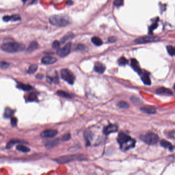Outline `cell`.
<instances>
[{
  "label": "cell",
  "mask_w": 175,
  "mask_h": 175,
  "mask_svg": "<svg viewBox=\"0 0 175 175\" xmlns=\"http://www.w3.org/2000/svg\"><path fill=\"white\" fill-rule=\"evenodd\" d=\"M2 49L8 53H16L21 52L25 50V45L15 42H9L3 44L1 46Z\"/></svg>",
  "instance_id": "obj_3"
},
{
  "label": "cell",
  "mask_w": 175,
  "mask_h": 175,
  "mask_svg": "<svg viewBox=\"0 0 175 175\" xmlns=\"http://www.w3.org/2000/svg\"><path fill=\"white\" fill-rule=\"evenodd\" d=\"M57 59L54 57H45L42 58V62L44 64L46 65H49V64H52L55 63L57 61Z\"/></svg>",
  "instance_id": "obj_13"
},
{
  "label": "cell",
  "mask_w": 175,
  "mask_h": 175,
  "mask_svg": "<svg viewBox=\"0 0 175 175\" xmlns=\"http://www.w3.org/2000/svg\"><path fill=\"white\" fill-rule=\"evenodd\" d=\"M117 142L120 144V148L123 151H127L133 148L136 144V141L129 136L120 132L117 138Z\"/></svg>",
  "instance_id": "obj_1"
},
{
  "label": "cell",
  "mask_w": 175,
  "mask_h": 175,
  "mask_svg": "<svg viewBox=\"0 0 175 175\" xmlns=\"http://www.w3.org/2000/svg\"><path fill=\"white\" fill-rule=\"evenodd\" d=\"M117 105L121 108H124V109H127L129 107V105L125 101H120L119 102Z\"/></svg>",
  "instance_id": "obj_29"
},
{
  "label": "cell",
  "mask_w": 175,
  "mask_h": 175,
  "mask_svg": "<svg viewBox=\"0 0 175 175\" xmlns=\"http://www.w3.org/2000/svg\"><path fill=\"white\" fill-rule=\"evenodd\" d=\"M160 40V39L158 37H141L138 39H136L134 42L137 44H145V43H148L151 42H155L158 41Z\"/></svg>",
  "instance_id": "obj_7"
},
{
  "label": "cell",
  "mask_w": 175,
  "mask_h": 175,
  "mask_svg": "<svg viewBox=\"0 0 175 175\" xmlns=\"http://www.w3.org/2000/svg\"><path fill=\"white\" fill-rule=\"evenodd\" d=\"M174 90H175V84H174Z\"/></svg>",
  "instance_id": "obj_44"
},
{
  "label": "cell",
  "mask_w": 175,
  "mask_h": 175,
  "mask_svg": "<svg viewBox=\"0 0 175 175\" xmlns=\"http://www.w3.org/2000/svg\"><path fill=\"white\" fill-rule=\"evenodd\" d=\"M37 69H38V65L36 64H33V65H31L29 67L27 71V73L29 74H33L37 70Z\"/></svg>",
  "instance_id": "obj_26"
},
{
  "label": "cell",
  "mask_w": 175,
  "mask_h": 175,
  "mask_svg": "<svg viewBox=\"0 0 175 175\" xmlns=\"http://www.w3.org/2000/svg\"><path fill=\"white\" fill-rule=\"evenodd\" d=\"M26 143V142H25V141H22V140H11L10 141H9L7 145H6V148H10L11 147H12V146L13 145H14L16 143Z\"/></svg>",
  "instance_id": "obj_21"
},
{
  "label": "cell",
  "mask_w": 175,
  "mask_h": 175,
  "mask_svg": "<svg viewBox=\"0 0 175 175\" xmlns=\"http://www.w3.org/2000/svg\"><path fill=\"white\" fill-rule=\"evenodd\" d=\"M60 43L58 41H54L52 43V47L54 49H57L59 47Z\"/></svg>",
  "instance_id": "obj_38"
},
{
  "label": "cell",
  "mask_w": 175,
  "mask_h": 175,
  "mask_svg": "<svg viewBox=\"0 0 175 175\" xmlns=\"http://www.w3.org/2000/svg\"><path fill=\"white\" fill-rule=\"evenodd\" d=\"M168 135L170 138L175 139V131H170L168 133Z\"/></svg>",
  "instance_id": "obj_40"
},
{
  "label": "cell",
  "mask_w": 175,
  "mask_h": 175,
  "mask_svg": "<svg viewBox=\"0 0 175 175\" xmlns=\"http://www.w3.org/2000/svg\"><path fill=\"white\" fill-rule=\"evenodd\" d=\"M84 159L83 156L81 155H73L60 157L56 159L55 161L58 163L65 164L75 160H83Z\"/></svg>",
  "instance_id": "obj_5"
},
{
  "label": "cell",
  "mask_w": 175,
  "mask_h": 175,
  "mask_svg": "<svg viewBox=\"0 0 175 175\" xmlns=\"http://www.w3.org/2000/svg\"><path fill=\"white\" fill-rule=\"evenodd\" d=\"M18 87L20 88L24 91H29L32 89V87L30 86V85L24 84H22V83L18 84Z\"/></svg>",
  "instance_id": "obj_25"
},
{
  "label": "cell",
  "mask_w": 175,
  "mask_h": 175,
  "mask_svg": "<svg viewBox=\"0 0 175 175\" xmlns=\"http://www.w3.org/2000/svg\"><path fill=\"white\" fill-rule=\"evenodd\" d=\"M131 66L132 68L138 73H140L141 71V69L140 67L139 64L138 62V61L134 59H133L131 60Z\"/></svg>",
  "instance_id": "obj_15"
},
{
  "label": "cell",
  "mask_w": 175,
  "mask_h": 175,
  "mask_svg": "<svg viewBox=\"0 0 175 175\" xmlns=\"http://www.w3.org/2000/svg\"><path fill=\"white\" fill-rule=\"evenodd\" d=\"M85 48V45L83 44H78L76 45V49L77 50H82Z\"/></svg>",
  "instance_id": "obj_39"
},
{
  "label": "cell",
  "mask_w": 175,
  "mask_h": 175,
  "mask_svg": "<svg viewBox=\"0 0 175 175\" xmlns=\"http://www.w3.org/2000/svg\"><path fill=\"white\" fill-rule=\"evenodd\" d=\"M37 94L34 92H32L29 94L28 96V100L30 101H34L37 100Z\"/></svg>",
  "instance_id": "obj_31"
},
{
  "label": "cell",
  "mask_w": 175,
  "mask_h": 175,
  "mask_svg": "<svg viewBox=\"0 0 175 175\" xmlns=\"http://www.w3.org/2000/svg\"><path fill=\"white\" fill-rule=\"evenodd\" d=\"M123 4L124 0H115V1L114 2V5L117 7L122 6Z\"/></svg>",
  "instance_id": "obj_34"
},
{
  "label": "cell",
  "mask_w": 175,
  "mask_h": 175,
  "mask_svg": "<svg viewBox=\"0 0 175 175\" xmlns=\"http://www.w3.org/2000/svg\"><path fill=\"white\" fill-rule=\"evenodd\" d=\"M13 114H14V110H13L11 108L8 107V108H6L5 109V113H4V116L5 118H11L12 117V116L13 115Z\"/></svg>",
  "instance_id": "obj_23"
},
{
  "label": "cell",
  "mask_w": 175,
  "mask_h": 175,
  "mask_svg": "<svg viewBox=\"0 0 175 175\" xmlns=\"http://www.w3.org/2000/svg\"><path fill=\"white\" fill-rule=\"evenodd\" d=\"M56 94L60 97H62L63 98H73V95L71 94H70L65 91L63 90H58L56 92Z\"/></svg>",
  "instance_id": "obj_19"
},
{
  "label": "cell",
  "mask_w": 175,
  "mask_h": 175,
  "mask_svg": "<svg viewBox=\"0 0 175 175\" xmlns=\"http://www.w3.org/2000/svg\"><path fill=\"white\" fill-rule=\"evenodd\" d=\"M17 123H18V119L16 118H14V117H12L11 119V124L12 126L15 127L17 125Z\"/></svg>",
  "instance_id": "obj_35"
},
{
  "label": "cell",
  "mask_w": 175,
  "mask_h": 175,
  "mask_svg": "<svg viewBox=\"0 0 175 175\" xmlns=\"http://www.w3.org/2000/svg\"><path fill=\"white\" fill-rule=\"evenodd\" d=\"M71 47V44L68 43L66 44L64 47L59 48L57 50V54L60 57L64 58L68 55L70 52Z\"/></svg>",
  "instance_id": "obj_8"
},
{
  "label": "cell",
  "mask_w": 175,
  "mask_h": 175,
  "mask_svg": "<svg viewBox=\"0 0 175 175\" xmlns=\"http://www.w3.org/2000/svg\"><path fill=\"white\" fill-rule=\"evenodd\" d=\"M27 0H23V1H24V2H26V1H27Z\"/></svg>",
  "instance_id": "obj_45"
},
{
  "label": "cell",
  "mask_w": 175,
  "mask_h": 175,
  "mask_svg": "<svg viewBox=\"0 0 175 175\" xmlns=\"http://www.w3.org/2000/svg\"><path fill=\"white\" fill-rule=\"evenodd\" d=\"M160 144L162 147L166 148H168L170 150H173V149L174 148L173 145L170 142L165 140H162L160 141Z\"/></svg>",
  "instance_id": "obj_17"
},
{
  "label": "cell",
  "mask_w": 175,
  "mask_h": 175,
  "mask_svg": "<svg viewBox=\"0 0 175 175\" xmlns=\"http://www.w3.org/2000/svg\"><path fill=\"white\" fill-rule=\"evenodd\" d=\"M158 26V24L157 23V22H155L154 23H153L151 26L150 27V28H149V30H150V33H152L153 32V31Z\"/></svg>",
  "instance_id": "obj_36"
},
{
  "label": "cell",
  "mask_w": 175,
  "mask_h": 175,
  "mask_svg": "<svg viewBox=\"0 0 175 175\" xmlns=\"http://www.w3.org/2000/svg\"><path fill=\"white\" fill-rule=\"evenodd\" d=\"M118 63L120 66H125L128 63V60L125 57H121L119 59Z\"/></svg>",
  "instance_id": "obj_30"
},
{
  "label": "cell",
  "mask_w": 175,
  "mask_h": 175,
  "mask_svg": "<svg viewBox=\"0 0 175 175\" xmlns=\"http://www.w3.org/2000/svg\"><path fill=\"white\" fill-rule=\"evenodd\" d=\"M9 66V64L6 62H2L0 63V67L2 68H7Z\"/></svg>",
  "instance_id": "obj_37"
},
{
  "label": "cell",
  "mask_w": 175,
  "mask_h": 175,
  "mask_svg": "<svg viewBox=\"0 0 175 175\" xmlns=\"http://www.w3.org/2000/svg\"><path fill=\"white\" fill-rule=\"evenodd\" d=\"M3 20L5 21V22H9V21H11V17L9 16V15H6L4 16L3 18Z\"/></svg>",
  "instance_id": "obj_41"
},
{
  "label": "cell",
  "mask_w": 175,
  "mask_h": 175,
  "mask_svg": "<svg viewBox=\"0 0 175 175\" xmlns=\"http://www.w3.org/2000/svg\"><path fill=\"white\" fill-rule=\"evenodd\" d=\"M94 69V70L97 73L102 74L106 70V67L103 64L98 62L95 64Z\"/></svg>",
  "instance_id": "obj_12"
},
{
  "label": "cell",
  "mask_w": 175,
  "mask_h": 175,
  "mask_svg": "<svg viewBox=\"0 0 175 175\" xmlns=\"http://www.w3.org/2000/svg\"><path fill=\"white\" fill-rule=\"evenodd\" d=\"M91 41L95 45L98 46L101 45L103 43L102 40L97 37H93L91 39Z\"/></svg>",
  "instance_id": "obj_24"
},
{
  "label": "cell",
  "mask_w": 175,
  "mask_h": 175,
  "mask_svg": "<svg viewBox=\"0 0 175 175\" xmlns=\"http://www.w3.org/2000/svg\"><path fill=\"white\" fill-rule=\"evenodd\" d=\"M140 139L149 145H155L159 141V137L153 132H148L140 136Z\"/></svg>",
  "instance_id": "obj_4"
},
{
  "label": "cell",
  "mask_w": 175,
  "mask_h": 175,
  "mask_svg": "<svg viewBox=\"0 0 175 175\" xmlns=\"http://www.w3.org/2000/svg\"><path fill=\"white\" fill-rule=\"evenodd\" d=\"M59 143V141L57 139L53 140L52 141H50L49 142H48L46 144V147H48V148H52L54 146H55V145H56L58 143Z\"/></svg>",
  "instance_id": "obj_27"
},
{
  "label": "cell",
  "mask_w": 175,
  "mask_h": 175,
  "mask_svg": "<svg viewBox=\"0 0 175 175\" xmlns=\"http://www.w3.org/2000/svg\"><path fill=\"white\" fill-rule=\"evenodd\" d=\"M16 149L18 150L19 151L23 152V153H28L30 152V149L29 148H28V147L24 145H18L16 147Z\"/></svg>",
  "instance_id": "obj_22"
},
{
  "label": "cell",
  "mask_w": 175,
  "mask_h": 175,
  "mask_svg": "<svg viewBox=\"0 0 175 175\" xmlns=\"http://www.w3.org/2000/svg\"><path fill=\"white\" fill-rule=\"evenodd\" d=\"M10 17H11V21H13V22L20 21L21 20V17L18 14H14Z\"/></svg>",
  "instance_id": "obj_32"
},
{
  "label": "cell",
  "mask_w": 175,
  "mask_h": 175,
  "mask_svg": "<svg viewBox=\"0 0 175 175\" xmlns=\"http://www.w3.org/2000/svg\"><path fill=\"white\" fill-rule=\"evenodd\" d=\"M71 138V134L69 133H65L62 137V140L64 141H67L70 140Z\"/></svg>",
  "instance_id": "obj_33"
},
{
  "label": "cell",
  "mask_w": 175,
  "mask_h": 175,
  "mask_svg": "<svg viewBox=\"0 0 175 175\" xmlns=\"http://www.w3.org/2000/svg\"><path fill=\"white\" fill-rule=\"evenodd\" d=\"M43 77V76L42 75H41V74H39L36 76V78H38V79H42Z\"/></svg>",
  "instance_id": "obj_43"
},
{
  "label": "cell",
  "mask_w": 175,
  "mask_h": 175,
  "mask_svg": "<svg viewBox=\"0 0 175 175\" xmlns=\"http://www.w3.org/2000/svg\"><path fill=\"white\" fill-rule=\"evenodd\" d=\"M167 49L168 52L170 55H172V56L175 55V47L169 45L167 46Z\"/></svg>",
  "instance_id": "obj_28"
},
{
  "label": "cell",
  "mask_w": 175,
  "mask_h": 175,
  "mask_svg": "<svg viewBox=\"0 0 175 175\" xmlns=\"http://www.w3.org/2000/svg\"><path fill=\"white\" fill-rule=\"evenodd\" d=\"M118 126L115 124H110L105 127L103 130L104 134L108 135L111 133L115 132L118 131Z\"/></svg>",
  "instance_id": "obj_10"
},
{
  "label": "cell",
  "mask_w": 175,
  "mask_h": 175,
  "mask_svg": "<svg viewBox=\"0 0 175 175\" xmlns=\"http://www.w3.org/2000/svg\"><path fill=\"white\" fill-rule=\"evenodd\" d=\"M85 138L87 145H90L93 139V136H92V133L90 131H86L85 133Z\"/></svg>",
  "instance_id": "obj_18"
},
{
  "label": "cell",
  "mask_w": 175,
  "mask_h": 175,
  "mask_svg": "<svg viewBox=\"0 0 175 175\" xmlns=\"http://www.w3.org/2000/svg\"><path fill=\"white\" fill-rule=\"evenodd\" d=\"M157 93L159 94H167V95H171L173 94V92L169 88L165 87L158 88L157 89Z\"/></svg>",
  "instance_id": "obj_14"
},
{
  "label": "cell",
  "mask_w": 175,
  "mask_h": 175,
  "mask_svg": "<svg viewBox=\"0 0 175 175\" xmlns=\"http://www.w3.org/2000/svg\"><path fill=\"white\" fill-rule=\"evenodd\" d=\"M109 42H115L116 41V39L115 37H111L109 39Z\"/></svg>",
  "instance_id": "obj_42"
},
{
  "label": "cell",
  "mask_w": 175,
  "mask_h": 175,
  "mask_svg": "<svg viewBox=\"0 0 175 175\" xmlns=\"http://www.w3.org/2000/svg\"><path fill=\"white\" fill-rule=\"evenodd\" d=\"M50 23L55 26L65 27L71 23V20L65 14H56L51 16L49 19Z\"/></svg>",
  "instance_id": "obj_2"
},
{
  "label": "cell",
  "mask_w": 175,
  "mask_h": 175,
  "mask_svg": "<svg viewBox=\"0 0 175 175\" xmlns=\"http://www.w3.org/2000/svg\"><path fill=\"white\" fill-rule=\"evenodd\" d=\"M58 133V131L55 130H47L43 131L41 136L44 138H52L55 137Z\"/></svg>",
  "instance_id": "obj_9"
},
{
  "label": "cell",
  "mask_w": 175,
  "mask_h": 175,
  "mask_svg": "<svg viewBox=\"0 0 175 175\" xmlns=\"http://www.w3.org/2000/svg\"><path fill=\"white\" fill-rule=\"evenodd\" d=\"M61 77L63 79L70 84H73L75 80V77L73 73L68 69H63L60 71Z\"/></svg>",
  "instance_id": "obj_6"
},
{
  "label": "cell",
  "mask_w": 175,
  "mask_h": 175,
  "mask_svg": "<svg viewBox=\"0 0 175 175\" xmlns=\"http://www.w3.org/2000/svg\"><path fill=\"white\" fill-rule=\"evenodd\" d=\"M39 47V44L37 42H31L30 44L29 45V47H28V48L26 50V51L27 52H32L33 51L36 50V49H37Z\"/></svg>",
  "instance_id": "obj_16"
},
{
  "label": "cell",
  "mask_w": 175,
  "mask_h": 175,
  "mask_svg": "<svg viewBox=\"0 0 175 175\" xmlns=\"http://www.w3.org/2000/svg\"><path fill=\"white\" fill-rule=\"evenodd\" d=\"M139 74L141 76V80L144 83V84H145V85H151V79L150 78L149 74H148V73L141 70V71L139 73Z\"/></svg>",
  "instance_id": "obj_11"
},
{
  "label": "cell",
  "mask_w": 175,
  "mask_h": 175,
  "mask_svg": "<svg viewBox=\"0 0 175 175\" xmlns=\"http://www.w3.org/2000/svg\"><path fill=\"white\" fill-rule=\"evenodd\" d=\"M140 110L147 114H154L156 112V109L152 107H142L140 108Z\"/></svg>",
  "instance_id": "obj_20"
}]
</instances>
